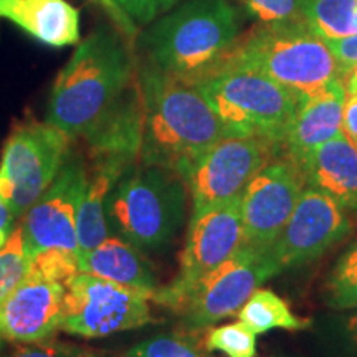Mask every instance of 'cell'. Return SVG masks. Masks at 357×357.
Returning a JSON list of instances; mask_svg holds the SVG:
<instances>
[{"label": "cell", "instance_id": "22", "mask_svg": "<svg viewBox=\"0 0 357 357\" xmlns=\"http://www.w3.org/2000/svg\"><path fill=\"white\" fill-rule=\"evenodd\" d=\"M238 319L248 326L257 336L271 329L305 331L312 326L311 319L294 314L287 301L266 288H257L252 293V296L238 310Z\"/></svg>", "mask_w": 357, "mask_h": 357}, {"label": "cell", "instance_id": "16", "mask_svg": "<svg viewBox=\"0 0 357 357\" xmlns=\"http://www.w3.org/2000/svg\"><path fill=\"white\" fill-rule=\"evenodd\" d=\"M65 283L29 271L0 301V337L10 342L47 341L60 331Z\"/></svg>", "mask_w": 357, "mask_h": 357}, {"label": "cell", "instance_id": "1", "mask_svg": "<svg viewBox=\"0 0 357 357\" xmlns=\"http://www.w3.org/2000/svg\"><path fill=\"white\" fill-rule=\"evenodd\" d=\"M136 77L142 98L139 164L184 178L195 160L229 132L197 84L146 63L137 66Z\"/></svg>", "mask_w": 357, "mask_h": 357}, {"label": "cell", "instance_id": "19", "mask_svg": "<svg viewBox=\"0 0 357 357\" xmlns=\"http://www.w3.org/2000/svg\"><path fill=\"white\" fill-rule=\"evenodd\" d=\"M0 19L48 47H68L79 40V10L66 0H3Z\"/></svg>", "mask_w": 357, "mask_h": 357}, {"label": "cell", "instance_id": "29", "mask_svg": "<svg viewBox=\"0 0 357 357\" xmlns=\"http://www.w3.org/2000/svg\"><path fill=\"white\" fill-rule=\"evenodd\" d=\"M204 344L207 351L227 357H257V334L242 321L208 329Z\"/></svg>", "mask_w": 357, "mask_h": 357}, {"label": "cell", "instance_id": "13", "mask_svg": "<svg viewBox=\"0 0 357 357\" xmlns=\"http://www.w3.org/2000/svg\"><path fill=\"white\" fill-rule=\"evenodd\" d=\"M305 189L300 164L280 154L268 160L242 194L243 243L258 250L270 247L287 225Z\"/></svg>", "mask_w": 357, "mask_h": 357}, {"label": "cell", "instance_id": "5", "mask_svg": "<svg viewBox=\"0 0 357 357\" xmlns=\"http://www.w3.org/2000/svg\"><path fill=\"white\" fill-rule=\"evenodd\" d=\"M229 63L265 75L298 98L342 79L329 43L312 32L306 22L260 24L240 38Z\"/></svg>", "mask_w": 357, "mask_h": 357}, {"label": "cell", "instance_id": "32", "mask_svg": "<svg viewBox=\"0 0 357 357\" xmlns=\"http://www.w3.org/2000/svg\"><path fill=\"white\" fill-rule=\"evenodd\" d=\"M3 357H100L93 349L71 342L47 339L40 342H19L15 349Z\"/></svg>", "mask_w": 357, "mask_h": 357}, {"label": "cell", "instance_id": "3", "mask_svg": "<svg viewBox=\"0 0 357 357\" xmlns=\"http://www.w3.org/2000/svg\"><path fill=\"white\" fill-rule=\"evenodd\" d=\"M136 78L128 38L100 26L89 33L53 83L45 121L77 141Z\"/></svg>", "mask_w": 357, "mask_h": 357}, {"label": "cell", "instance_id": "36", "mask_svg": "<svg viewBox=\"0 0 357 357\" xmlns=\"http://www.w3.org/2000/svg\"><path fill=\"white\" fill-rule=\"evenodd\" d=\"M2 341H3V339H2V337H0V347H2Z\"/></svg>", "mask_w": 357, "mask_h": 357}, {"label": "cell", "instance_id": "26", "mask_svg": "<svg viewBox=\"0 0 357 357\" xmlns=\"http://www.w3.org/2000/svg\"><path fill=\"white\" fill-rule=\"evenodd\" d=\"M33 261V252L25 238L24 227L12 229L6 245L0 248V301L26 278Z\"/></svg>", "mask_w": 357, "mask_h": 357}, {"label": "cell", "instance_id": "14", "mask_svg": "<svg viewBox=\"0 0 357 357\" xmlns=\"http://www.w3.org/2000/svg\"><path fill=\"white\" fill-rule=\"evenodd\" d=\"M88 182L82 155L68 154L55 181L24 213L22 227L33 253L65 250L79 257L78 212Z\"/></svg>", "mask_w": 357, "mask_h": 357}, {"label": "cell", "instance_id": "34", "mask_svg": "<svg viewBox=\"0 0 357 357\" xmlns=\"http://www.w3.org/2000/svg\"><path fill=\"white\" fill-rule=\"evenodd\" d=\"M342 132L357 146V93H347L342 109Z\"/></svg>", "mask_w": 357, "mask_h": 357}, {"label": "cell", "instance_id": "11", "mask_svg": "<svg viewBox=\"0 0 357 357\" xmlns=\"http://www.w3.org/2000/svg\"><path fill=\"white\" fill-rule=\"evenodd\" d=\"M275 155H278L276 147L260 137L236 134L222 137L184 176L192 195V215L242 197L248 182Z\"/></svg>", "mask_w": 357, "mask_h": 357}, {"label": "cell", "instance_id": "9", "mask_svg": "<svg viewBox=\"0 0 357 357\" xmlns=\"http://www.w3.org/2000/svg\"><path fill=\"white\" fill-rule=\"evenodd\" d=\"M242 245V197L192 215L178 273L171 284L155 289L153 301L177 311L190 289L234 257Z\"/></svg>", "mask_w": 357, "mask_h": 357}, {"label": "cell", "instance_id": "21", "mask_svg": "<svg viewBox=\"0 0 357 357\" xmlns=\"http://www.w3.org/2000/svg\"><path fill=\"white\" fill-rule=\"evenodd\" d=\"M123 176V172L111 167H91L78 212L79 257L91 252L111 235L106 220V200Z\"/></svg>", "mask_w": 357, "mask_h": 357}, {"label": "cell", "instance_id": "35", "mask_svg": "<svg viewBox=\"0 0 357 357\" xmlns=\"http://www.w3.org/2000/svg\"><path fill=\"white\" fill-rule=\"evenodd\" d=\"M344 86L347 93H357V65L351 70V73L344 78Z\"/></svg>", "mask_w": 357, "mask_h": 357}, {"label": "cell", "instance_id": "7", "mask_svg": "<svg viewBox=\"0 0 357 357\" xmlns=\"http://www.w3.org/2000/svg\"><path fill=\"white\" fill-rule=\"evenodd\" d=\"M73 141L47 121L13 126L2 151L0 199L20 217L50 187L68 158Z\"/></svg>", "mask_w": 357, "mask_h": 357}, {"label": "cell", "instance_id": "30", "mask_svg": "<svg viewBox=\"0 0 357 357\" xmlns=\"http://www.w3.org/2000/svg\"><path fill=\"white\" fill-rule=\"evenodd\" d=\"M263 25L305 22L306 0H231Z\"/></svg>", "mask_w": 357, "mask_h": 357}, {"label": "cell", "instance_id": "33", "mask_svg": "<svg viewBox=\"0 0 357 357\" xmlns=\"http://www.w3.org/2000/svg\"><path fill=\"white\" fill-rule=\"evenodd\" d=\"M328 43L337 61L339 73L344 79L351 73V70L357 65V33L346 38L331 40Z\"/></svg>", "mask_w": 357, "mask_h": 357}, {"label": "cell", "instance_id": "10", "mask_svg": "<svg viewBox=\"0 0 357 357\" xmlns=\"http://www.w3.org/2000/svg\"><path fill=\"white\" fill-rule=\"evenodd\" d=\"M278 275L266 250L242 245L234 257L190 289L176 312L187 331H202L238 312L265 281Z\"/></svg>", "mask_w": 357, "mask_h": 357}, {"label": "cell", "instance_id": "25", "mask_svg": "<svg viewBox=\"0 0 357 357\" xmlns=\"http://www.w3.org/2000/svg\"><path fill=\"white\" fill-rule=\"evenodd\" d=\"M324 301L334 311L357 310V240L334 263L324 283Z\"/></svg>", "mask_w": 357, "mask_h": 357}, {"label": "cell", "instance_id": "31", "mask_svg": "<svg viewBox=\"0 0 357 357\" xmlns=\"http://www.w3.org/2000/svg\"><path fill=\"white\" fill-rule=\"evenodd\" d=\"M30 271L43 278L65 283L71 276L79 273V257L65 250H43V252L33 253Z\"/></svg>", "mask_w": 357, "mask_h": 357}, {"label": "cell", "instance_id": "15", "mask_svg": "<svg viewBox=\"0 0 357 357\" xmlns=\"http://www.w3.org/2000/svg\"><path fill=\"white\" fill-rule=\"evenodd\" d=\"M91 167L128 174L139 164L142 142V98L137 77L98 121L79 137Z\"/></svg>", "mask_w": 357, "mask_h": 357}, {"label": "cell", "instance_id": "12", "mask_svg": "<svg viewBox=\"0 0 357 357\" xmlns=\"http://www.w3.org/2000/svg\"><path fill=\"white\" fill-rule=\"evenodd\" d=\"M352 231L341 205L306 187L281 234L266 248L278 273L318 260Z\"/></svg>", "mask_w": 357, "mask_h": 357}, {"label": "cell", "instance_id": "20", "mask_svg": "<svg viewBox=\"0 0 357 357\" xmlns=\"http://www.w3.org/2000/svg\"><path fill=\"white\" fill-rule=\"evenodd\" d=\"M79 271L147 293L158 289L154 268L144 252L114 234L79 257Z\"/></svg>", "mask_w": 357, "mask_h": 357}, {"label": "cell", "instance_id": "37", "mask_svg": "<svg viewBox=\"0 0 357 357\" xmlns=\"http://www.w3.org/2000/svg\"><path fill=\"white\" fill-rule=\"evenodd\" d=\"M3 2V0H0V3H2Z\"/></svg>", "mask_w": 357, "mask_h": 357}, {"label": "cell", "instance_id": "2", "mask_svg": "<svg viewBox=\"0 0 357 357\" xmlns=\"http://www.w3.org/2000/svg\"><path fill=\"white\" fill-rule=\"evenodd\" d=\"M137 37L142 63L199 84L234 56L242 38V12L231 0H184Z\"/></svg>", "mask_w": 357, "mask_h": 357}, {"label": "cell", "instance_id": "27", "mask_svg": "<svg viewBox=\"0 0 357 357\" xmlns=\"http://www.w3.org/2000/svg\"><path fill=\"white\" fill-rule=\"evenodd\" d=\"M316 334L331 357H357V310L321 316Z\"/></svg>", "mask_w": 357, "mask_h": 357}, {"label": "cell", "instance_id": "6", "mask_svg": "<svg viewBox=\"0 0 357 357\" xmlns=\"http://www.w3.org/2000/svg\"><path fill=\"white\" fill-rule=\"evenodd\" d=\"M197 86L227 132L260 137L276 151L300 105L288 88L235 63H227Z\"/></svg>", "mask_w": 357, "mask_h": 357}, {"label": "cell", "instance_id": "17", "mask_svg": "<svg viewBox=\"0 0 357 357\" xmlns=\"http://www.w3.org/2000/svg\"><path fill=\"white\" fill-rule=\"evenodd\" d=\"M346 95L344 82L337 79L312 95L300 98L278 154L301 164L312 149L341 134Z\"/></svg>", "mask_w": 357, "mask_h": 357}, {"label": "cell", "instance_id": "8", "mask_svg": "<svg viewBox=\"0 0 357 357\" xmlns=\"http://www.w3.org/2000/svg\"><path fill=\"white\" fill-rule=\"evenodd\" d=\"M153 293L83 273L65 281L60 331L86 339L108 337L153 323Z\"/></svg>", "mask_w": 357, "mask_h": 357}, {"label": "cell", "instance_id": "23", "mask_svg": "<svg viewBox=\"0 0 357 357\" xmlns=\"http://www.w3.org/2000/svg\"><path fill=\"white\" fill-rule=\"evenodd\" d=\"M305 22L326 42L357 33V0H306Z\"/></svg>", "mask_w": 357, "mask_h": 357}, {"label": "cell", "instance_id": "28", "mask_svg": "<svg viewBox=\"0 0 357 357\" xmlns=\"http://www.w3.org/2000/svg\"><path fill=\"white\" fill-rule=\"evenodd\" d=\"M197 331L182 334H162L131 347L124 357H213Z\"/></svg>", "mask_w": 357, "mask_h": 357}, {"label": "cell", "instance_id": "24", "mask_svg": "<svg viewBox=\"0 0 357 357\" xmlns=\"http://www.w3.org/2000/svg\"><path fill=\"white\" fill-rule=\"evenodd\" d=\"M105 8L116 29L128 40H134L155 19L176 7L181 0H95Z\"/></svg>", "mask_w": 357, "mask_h": 357}, {"label": "cell", "instance_id": "4", "mask_svg": "<svg viewBox=\"0 0 357 357\" xmlns=\"http://www.w3.org/2000/svg\"><path fill=\"white\" fill-rule=\"evenodd\" d=\"M185 195L178 174L137 164L119 178L106 200L111 234L141 252H160L184 225Z\"/></svg>", "mask_w": 357, "mask_h": 357}, {"label": "cell", "instance_id": "18", "mask_svg": "<svg viewBox=\"0 0 357 357\" xmlns=\"http://www.w3.org/2000/svg\"><path fill=\"white\" fill-rule=\"evenodd\" d=\"M300 167L306 187L328 195L344 211L357 212V146L344 132L312 149Z\"/></svg>", "mask_w": 357, "mask_h": 357}]
</instances>
